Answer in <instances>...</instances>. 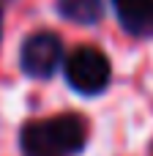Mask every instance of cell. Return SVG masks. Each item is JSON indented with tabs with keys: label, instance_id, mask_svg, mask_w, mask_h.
I'll list each match as a JSON object with an SVG mask.
<instances>
[{
	"label": "cell",
	"instance_id": "obj_3",
	"mask_svg": "<svg viewBox=\"0 0 153 156\" xmlns=\"http://www.w3.org/2000/svg\"><path fill=\"white\" fill-rule=\"evenodd\" d=\"M63 58H66L63 41L57 33H49V30L30 33L19 49V66L33 80H49L60 69Z\"/></svg>",
	"mask_w": 153,
	"mask_h": 156
},
{
	"label": "cell",
	"instance_id": "obj_5",
	"mask_svg": "<svg viewBox=\"0 0 153 156\" xmlns=\"http://www.w3.org/2000/svg\"><path fill=\"white\" fill-rule=\"evenodd\" d=\"M57 11L71 22L93 25L104 16V0H57Z\"/></svg>",
	"mask_w": 153,
	"mask_h": 156
},
{
	"label": "cell",
	"instance_id": "obj_1",
	"mask_svg": "<svg viewBox=\"0 0 153 156\" xmlns=\"http://www.w3.org/2000/svg\"><path fill=\"white\" fill-rule=\"evenodd\" d=\"M88 129L79 115L60 112L47 121H30L19 132L25 156H74L85 148Z\"/></svg>",
	"mask_w": 153,
	"mask_h": 156
},
{
	"label": "cell",
	"instance_id": "obj_2",
	"mask_svg": "<svg viewBox=\"0 0 153 156\" xmlns=\"http://www.w3.org/2000/svg\"><path fill=\"white\" fill-rule=\"evenodd\" d=\"M66 80L77 93L99 96L112 80V66L99 47H77L66 58Z\"/></svg>",
	"mask_w": 153,
	"mask_h": 156
},
{
	"label": "cell",
	"instance_id": "obj_4",
	"mask_svg": "<svg viewBox=\"0 0 153 156\" xmlns=\"http://www.w3.org/2000/svg\"><path fill=\"white\" fill-rule=\"evenodd\" d=\"M112 8L126 33L140 38L153 36V0H112Z\"/></svg>",
	"mask_w": 153,
	"mask_h": 156
}]
</instances>
